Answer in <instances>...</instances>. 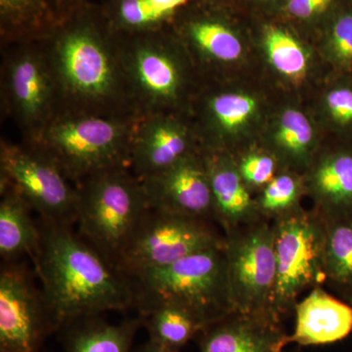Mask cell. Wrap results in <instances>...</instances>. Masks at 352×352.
I'll return each instance as SVG.
<instances>
[{
	"label": "cell",
	"instance_id": "obj_1",
	"mask_svg": "<svg viewBox=\"0 0 352 352\" xmlns=\"http://www.w3.org/2000/svg\"><path fill=\"white\" fill-rule=\"evenodd\" d=\"M43 41L61 111L138 116L127 87L120 34L109 24L101 4H88Z\"/></svg>",
	"mask_w": 352,
	"mask_h": 352
},
{
	"label": "cell",
	"instance_id": "obj_2",
	"mask_svg": "<svg viewBox=\"0 0 352 352\" xmlns=\"http://www.w3.org/2000/svg\"><path fill=\"white\" fill-rule=\"evenodd\" d=\"M32 259L55 330L135 305L131 278L113 267L71 226L43 221Z\"/></svg>",
	"mask_w": 352,
	"mask_h": 352
},
{
	"label": "cell",
	"instance_id": "obj_3",
	"mask_svg": "<svg viewBox=\"0 0 352 352\" xmlns=\"http://www.w3.org/2000/svg\"><path fill=\"white\" fill-rule=\"evenodd\" d=\"M119 34L127 87L136 115L188 113L204 80L170 28Z\"/></svg>",
	"mask_w": 352,
	"mask_h": 352
},
{
	"label": "cell",
	"instance_id": "obj_4",
	"mask_svg": "<svg viewBox=\"0 0 352 352\" xmlns=\"http://www.w3.org/2000/svg\"><path fill=\"white\" fill-rule=\"evenodd\" d=\"M140 118L60 111L34 144L78 185L102 171L131 168L132 139Z\"/></svg>",
	"mask_w": 352,
	"mask_h": 352
},
{
	"label": "cell",
	"instance_id": "obj_5",
	"mask_svg": "<svg viewBox=\"0 0 352 352\" xmlns=\"http://www.w3.org/2000/svg\"><path fill=\"white\" fill-rule=\"evenodd\" d=\"M131 280L139 312L164 303L177 305L195 315L207 328L236 311L224 247L196 252Z\"/></svg>",
	"mask_w": 352,
	"mask_h": 352
},
{
	"label": "cell",
	"instance_id": "obj_6",
	"mask_svg": "<svg viewBox=\"0 0 352 352\" xmlns=\"http://www.w3.org/2000/svg\"><path fill=\"white\" fill-rule=\"evenodd\" d=\"M78 235L113 267L150 210L142 180L129 168L102 171L78 184Z\"/></svg>",
	"mask_w": 352,
	"mask_h": 352
},
{
	"label": "cell",
	"instance_id": "obj_7",
	"mask_svg": "<svg viewBox=\"0 0 352 352\" xmlns=\"http://www.w3.org/2000/svg\"><path fill=\"white\" fill-rule=\"evenodd\" d=\"M1 104L19 129L23 142L34 144L61 111V98L43 41L2 46Z\"/></svg>",
	"mask_w": 352,
	"mask_h": 352
},
{
	"label": "cell",
	"instance_id": "obj_8",
	"mask_svg": "<svg viewBox=\"0 0 352 352\" xmlns=\"http://www.w3.org/2000/svg\"><path fill=\"white\" fill-rule=\"evenodd\" d=\"M276 281L270 311L282 322L294 312L298 298L326 282L324 272L325 221L302 208L272 221Z\"/></svg>",
	"mask_w": 352,
	"mask_h": 352
},
{
	"label": "cell",
	"instance_id": "obj_9",
	"mask_svg": "<svg viewBox=\"0 0 352 352\" xmlns=\"http://www.w3.org/2000/svg\"><path fill=\"white\" fill-rule=\"evenodd\" d=\"M0 185L17 191L43 221L63 226L76 222L78 185L38 146L1 139Z\"/></svg>",
	"mask_w": 352,
	"mask_h": 352
},
{
	"label": "cell",
	"instance_id": "obj_10",
	"mask_svg": "<svg viewBox=\"0 0 352 352\" xmlns=\"http://www.w3.org/2000/svg\"><path fill=\"white\" fill-rule=\"evenodd\" d=\"M226 235L210 220L150 208L141 220L117 268L129 278L166 267L196 252L221 248Z\"/></svg>",
	"mask_w": 352,
	"mask_h": 352
},
{
	"label": "cell",
	"instance_id": "obj_11",
	"mask_svg": "<svg viewBox=\"0 0 352 352\" xmlns=\"http://www.w3.org/2000/svg\"><path fill=\"white\" fill-rule=\"evenodd\" d=\"M224 251L236 311L274 318L270 311L276 281L272 222L261 219L228 234Z\"/></svg>",
	"mask_w": 352,
	"mask_h": 352
},
{
	"label": "cell",
	"instance_id": "obj_12",
	"mask_svg": "<svg viewBox=\"0 0 352 352\" xmlns=\"http://www.w3.org/2000/svg\"><path fill=\"white\" fill-rule=\"evenodd\" d=\"M244 21L245 16L237 11L193 0L178 14L170 30L203 78L239 63L245 52L247 38L251 36L249 21L248 25Z\"/></svg>",
	"mask_w": 352,
	"mask_h": 352
},
{
	"label": "cell",
	"instance_id": "obj_13",
	"mask_svg": "<svg viewBox=\"0 0 352 352\" xmlns=\"http://www.w3.org/2000/svg\"><path fill=\"white\" fill-rule=\"evenodd\" d=\"M54 331L29 268L6 263L0 272V352H41L44 340Z\"/></svg>",
	"mask_w": 352,
	"mask_h": 352
},
{
	"label": "cell",
	"instance_id": "obj_14",
	"mask_svg": "<svg viewBox=\"0 0 352 352\" xmlns=\"http://www.w3.org/2000/svg\"><path fill=\"white\" fill-rule=\"evenodd\" d=\"M201 150L189 113L144 116L134 131L129 168L146 179Z\"/></svg>",
	"mask_w": 352,
	"mask_h": 352
},
{
	"label": "cell",
	"instance_id": "obj_15",
	"mask_svg": "<svg viewBox=\"0 0 352 352\" xmlns=\"http://www.w3.org/2000/svg\"><path fill=\"white\" fill-rule=\"evenodd\" d=\"M142 182L150 208L214 220L212 188L203 150Z\"/></svg>",
	"mask_w": 352,
	"mask_h": 352
},
{
	"label": "cell",
	"instance_id": "obj_16",
	"mask_svg": "<svg viewBox=\"0 0 352 352\" xmlns=\"http://www.w3.org/2000/svg\"><path fill=\"white\" fill-rule=\"evenodd\" d=\"M305 193L324 221L352 217V144L340 145L315 156L302 175Z\"/></svg>",
	"mask_w": 352,
	"mask_h": 352
},
{
	"label": "cell",
	"instance_id": "obj_17",
	"mask_svg": "<svg viewBox=\"0 0 352 352\" xmlns=\"http://www.w3.org/2000/svg\"><path fill=\"white\" fill-rule=\"evenodd\" d=\"M91 3L90 0H0V41H44Z\"/></svg>",
	"mask_w": 352,
	"mask_h": 352
},
{
	"label": "cell",
	"instance_id": "obj_18",
	"mask_svg": "<svg viewBox=\"0 0 352 352\" xmlns=\"http://www.w3.org/2000/svg\"><path fill=\"white\" fill-rule=\"evenodd\" d=\"M201 352H286L288 333L266 315L234 311L199 335Z\"/></svg>",
	"mask_w": 352,
	"mask_h": 352
},
{
	"label": "cell",
	"instance_id": "obj_19",
	"mask_svg": "<svg viewBox=\"0 0 352 352\" xmlns=\"http://www.w3.org/2000/svg\"><path fill=\"white\" fill-rule=\"evenodd\" d=\"M214 204V220L228 235L263 219L241 176L233 154L203 150Z\"/></svg>",
	"mask_w": 352,
	"mask_h": 352
},
{
	"label": "cell",
	"instance_id": "obj_20",
	"mask_svg": "<svg viewBox=\"0 0 352 352\" xmlns=\"http://www.w3.org/2000/svg\"><path fill=\"white\" fill-rule=\"evenodd\" d=\"M296 325L288 342L300 346H325L352 332V307L316 287L296 302Z\"/></svg>",
	"mask_w": 352,
	"mask_h": 352
},
{
	"label": "cell",
	"instance_id": "obj_21",
	"mask_svg": "<svg viewBox=\"0 0 352 352\" xmlns=\"http://www.w3.org/2000/svg\"><path fill=\"white\" fill-rule=\"evenodd\" d=\"M247 19L251 36L258 41L271 68L291 85H302L311 69L309 47L302 34L277 17Z\"/></svg>",
	"mask_w": 352,
	"mask_h": 352
},
{
	"label": "cell",
	"instance_id": "obj_22",
	"mask_svg": "<svg viewBox=\"0 0 352 352\" xmlns=\"http://www.w3.org/2000/svg\"><path fill=\"white\" fill-rule=\"evenodd\" d=\"M266 150L276 157L281 170L305 175L316 156L317 135L311 120L300 109L284 108L273 120Z\"/></svg>",
	"mask_w": 352,
	"mask_h": 352
},
{
	"label": "cell",
	"instance_id": "obj_23",
	"mask_svg": "<svg viewBox=\"0 0 352 352\" xmlns=\"http://www.w3.org/2000/svg\"><path fill=\"white\" fill-rule=\"evenodd\" d=\"M0 256L6 263L23 256L36 258L41 228L32 217V208L8 185H0Z\"/></svg>",
	"mask_w": 352,
	"mask_h": 352
},
{
	"label": "cell",
	"instance_id": "obj_24",
	"mask_svg": "<svg viewBox=\"0 0 352 352\" xmlns=\"http://www.w3.org/2000/svg\"><path fill=\"white\" fill-rule=\"evenodd\" d=\"M193 0H105L101 4L112 29L120 34L162 31L173 25Z\"/></svg>",
	"mask_w": 352,
	"mask_h": 352
},
{
	"label": "cell",
	"instance_id": "obj_25",
	"mask_svg": "<svg viewBox=\"0 0 352 352\" xmlns=\"http://www.w3.org/2000/svg\"><path fill=\"white\" fill-rule=\"evenodd\" d=\"M143 325L142 318L119 324L100 320L98 316L82 319L68 326L65 352H131L134 337Z\"/></svg>",
	"mask_w": 352,
	"mask_h": 352
},
{
	"label": "cell",
	"instance_id": "obj_26",
	"mask_svg": "<svg viewBox=\"0 0 352 352\" xmlns=\"http://www.w3.org/2000/svg\"><path fill=\"white\" fill-rule=\"evenodd\" d=\"M140 317L149 333V340L170 349H182L206 329L188 310L168 303L143 310Z\"/></svg>",
	"mask_w": 352,
	"mask_h": 352
},
{
	"label": "cell",
	"instance_id": "obj_27",
	"mask_svg": "<svg viewBox=\"0 0 352 352\" xmlns=\"http://www.w3.org/2000/svg\"><path fill=\"white\" fill-rule=\"evenodd\" d=\"M326 282L340 292L352 289V217L325 221Z\"/></svg>",
	"mask_w": 352,
	"mask_h": 352
},
{
	"label": "cell",
	"instance_id": "obj_28",
	"mask_svg": "<svg viewBox=\"0 0 352 352\" xmlns=\"http://www.w3.org/2000/svg\"><path fill=\"white\" fill-rule=\"evenodd\" d=\"M316 36L337 75L352 76V2L333 14Z\"/></svg>",
	"mask_w": 352,
	"mask_h": 352
},
{
	"label": "cell",
	"instance_id": "obj_29",
	"mask_svg": "<svg viewBox=\"0 0 352 352\" xmlns=\"http://www.w3.org/2000/svg\"><path fill=\"white\" fill-rule=\"evenodd\" d=\"M305 193L302 175L281 170L256 199L259 215L272 222L300 208V200Z\"/></svg>",
	"mask_w": 352,
	"mask_h": 352
},
{
	"label": "cell",
	"instance_id": "obj_30",
	"mask_svg": "<svg viewBox=\"0 0 352 352\" xmlns=\"http://www.w3.org/2000/svg\"><path fill=\"white\" fill-rule=\"evenodd\" d=\"M352 0H286L276 16L302 36L318 34L331 17Z\"/></svg>",
	"mask_w": 352,
	"mask_h": 352
},
{
	"label": "cell",
	"instance_id": "obj_31",
	"mask_svg": "<svg viewBox=\"0 0 352 352\" xmlns=\"http://www.w3.org/2000/svg\"><path fill=\"white\" fill-rule=\"evenodd\" d=\"M337 78L322 96V112L340 141L352 144V76Z\"/></svg>",
	"mask_w": 352,
	"mask_h": 352
},
{
	"label": "cell",
	"instance_id": "obj_32",
	"mask_svg": "<svg viewBox=\"0 0 352 352\" xmlns=\"http://www.w3.org/2000/svg\"><path fill=\"white\" fill-rule=\"evenodd\" d=\"M234 156V155H233ZM248 188L263 189L281 170L276 157L268 150H251L241 157L234 156Z\"/></svg>",
	"mask_w": 352,
	"mask_h": 352
},
{
	"label": "cell",
	"instance_id": "obj_33",
	"mask_svg": "<svg viewBox=\"0 0 352 352\" xmlns=\"http://www.w3.org/2000/svg\"><path fill=\"white\" fill-rule=\"evenodd\" d=\"M286 0H236V10L245 18L276 17Z\"/></svg>",
	"mask_w": 352,
	"mask_h": 352
},
{
	"label": "cell",
	"instance_id": "obj_34",
	"mask_svg": "<svg viewBox=\"0 0 352 352\" xmlns=\"http://www.w3.org/2000/svg\"><path fill=\"white\" fill-rule=\"evenodd\" d=\"M133 352H179V349H170V347L161 346L152 340H148L146 344L138 347Z\"/></svg>",
	"mask_w": 352,
	"mask_h": 352
},
{
	"label": "cell",
	"instance_id": "obj_35",
	"mask_svg": "<svg viewBox=\"0 0 352 352\" xmlns=\"http://www.w3.org/2000/svg\"><path fill=\"white\" fill-rule=\"evenodd\" d=\"M205 6L217 7V8L231 9L236 10V0H194ZM238 12V11H237Z\"/></svg>",
	"mask_w": 352,
	"mask_h": 352
},
{
	"label": "cell",
	"instance_id": "obj_36",
	"mask_svg": "<svg viewBox=\"0 0 352 352\" xmlns=\"http://www.w3.org/2000/svg\"><path fill=\"white\" fill-rule=\"evenodd\" d=\"M342 296H344V298L346 300V302L349 303V305H351L352 307V289L342 292Z\"/></svg>",
	"mask_w": 352,
	"mask_h": 352
}]
</instances>
